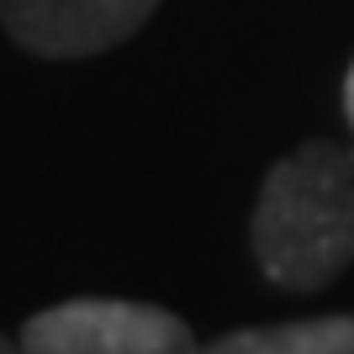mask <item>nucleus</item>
Segmentation results:
<instances>
[{
    "mask_svg": "<svg viewBox=\"0 0 354 354\" xmlns=\"http://www.w3.org/2000/svg\"><path fill=\"white\" fill-rule=\"evenodd\" d=\"M196 354H354V317H307V323L238 328L201 344Z\"/></svg>",
    "mask_w": 354,
    "mask_h": 354,
    "instance_id": "20e7f679",
    "label": "nucleus"
},
{
    "mask_svg": "<svg viewBox=\"0 0 354 354\" xmlns=\"http://www.w3.org/2000/svg\"><path fill=\"white\" fill-rule=\"evenodd\" d=\"M159 0H0V27L37 59H90L127 43Z\"/></svg>",
    "mask_w": 354,
    "mask_h": 354,
    "instance_id": "7ed1b4c3",
    "label": "nucleus"
},
{
    "mask_svg": "<svg viewBox=\"0 0 354 354\" xmlns=\"http://www.w3.org/2000/svg\"><path fill=\"white\" fill-rule=\"evenodd\" d=\"M0 354H21V344H11L6 333H0Z\"/></svg>",
    "mask_w": 354,
    "mask_h": 354,
    "instance_id": "423d86ee",
    "label": "nucleus"
},
{
    "mask_svg": "<svg viewBox=\"0 0 354 354\" xmlns=\"http://www.w3.org/2000/svg\"><path fill=\"white\" fill-rule=\"evenodd\" d=\"M21 354H196L180 312L117 296H74L21 323Z\"/></svg>",
    "mask_w": 354,
    "mask_h": 354,
    "instance_id": "f03ea898",
    "label": "nucleus"
},
{
    "mask_svg": "<svg viewBox=\"0 0 354 354\" xmlns=\"http://www.w3.org/2000/svg\"><path fill=\"white\" fill-rule=\"evenodd\" d=\"M254 259L281 291H323L354 265V143L307 138L259 185Z\"/></svg>",
    "mask_w": 354,
    "mask_h": 354,
    "instance_id": "f257e3e1",
    "label": "nucleus"
},
{
    "mask_svg": "<svg viewBox=\"0 0 354 354\" xmlns=\"http://www.w3.org/2000/svg\"><path fill=\"white\" fill-rule=\"evenodd\" d=\"M344 117H349V127H354V64H349V74H344Z\"/></svg>",
    "mask_w": 354,
    "mask_h": 354,
    "instance_id": "39448f33",
    "label": "nucleus"
}]
</instances>
